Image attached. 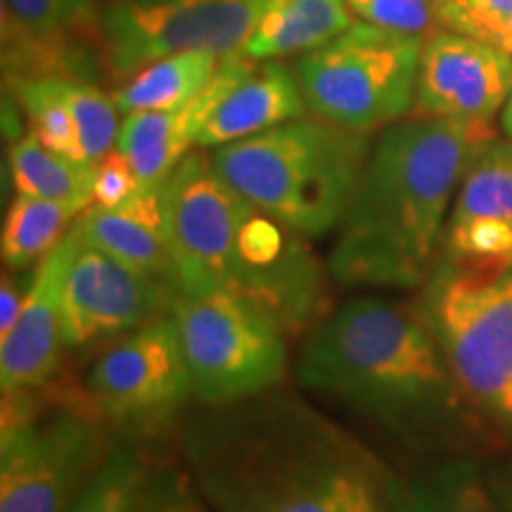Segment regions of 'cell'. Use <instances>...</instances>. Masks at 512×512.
<instances>
[{"mask_svg": "<svg viewBox=\"0 0 512 512\" xmlns=\"http://www.w3.org/2000/svg\"><path fill=\"white\" fill-rule=\"evenodd\" d=\"M185 470L214 512H375L389 470L290 392L204 406L183 430Z\"/></svg>", "mask_w": 512, "mask_h": 512, "instance_id": "obj_1", "label": "cell"}, {"mask_svg": "<svg viewBox=\"0 0 512 512\" xmlns=\"http://www.w3.org/2000/svg\"><path fill=\"white\" fill-rule=\"evenodd\" d=\"M491 140L494 119L411 117L382 128L330 252L332 278L344 287L425 285L453 195Z\"/></svg>", "mask_w": 512, "mask_h": 512, "instance_id": "obj_2", "label": "cell"}, {"mask_svg": "<svg viewBox=\"0 0 512 512\" xmlns=\"http://www.w3.org/2000/svg\"><path fill=\"white\" fill-rule=\"evenodd\" d=\"M297 377L406 444H430L477 415L415 306L373 294L347 299L304 337Z\"/></svg>", "mask_w": 512, "mask_h": 512, "instance_id": "obj_3", "label": "cell"}, {"mask_svg": "<svg viewBox=\"0 0 512 512\" xmlns=\"http://www.w3.org/2000/svg\"><path fill=\"white\" fill-rule=\"evenodd\" d=\"M370 152V133L302 117L214 147L211 162L256 209L313 240L347 219Z\"/></svg>", "mask_w": 512, "mask_h": 512, "instance_id": "obj_4", "label": "cell"}, {"mask_svg": "<svg viewBox=\"0 0 512 512\" xmlns=\"http://www.w3.org/2000/svg\"><path fill=\"white\" fill-rule=\"evenodd\" d=\"M415 311L472 411L512 432V271L465 273L439 261Z\"/></svg>", "mask_w": 512, "mask_h": 512, "instance_id": "obj_5", "label": "cell"}, {"mask_svg": "<svg viewBox=\"0 0 512 512\" xmlns=\"http://www.w3.org/2000/svg\"><path fill=\"white\" fill-rule=\"evenodd\" d=\"M422 43L425 38L363 22L299 55L294 72L306 110L361 133L396 124L413 112Z\"/></svg>", "mask_w": 512, "mask_h": 512, "instance_id": "obj_6", "label": "cell"}, {"mask_svg": "<svg viewBox=\"0 0 512 512\" xmlns=\"http://www.w3.org/2000/svg\"><path fill=\"white\" fill-rule=\"evenodd\" d=\"M169 313L188 361L192 396L202 406L249 399L287 380L290 337L247 299L223 287L178 290Z\"/></svg>", "mask_w": 512, "mask_h": 512, "instance_id": "obj_7", "label": "cell"}, {"mask_svg": "<svg viewBox=\"0 0 512 512\" xmlns=\"http://www.w3.org/2000/svg\"><path fill=\"white\" fill-rule=\"evenodd\" d=\"M27 399L3 396L0 512H69L112 453L110 430L95 411H36Z\"/></svg>", "mask_w": 512, "mask_h": 512, "instance_id": "obj_8", "label": "cell"}, {"mask_svg": "<svg viewBox=\"0 0 512 512\" xmlns=\"http://www.w3.org/2000/svg\"><path fill=\"white\" fill-rule=\"evenodd\" d=\"M268 0H107L100 8L102 64L128 79L164 57L245 53Z\"/></svg>", "mask_w": 512, "mask_h": 512, "instance_id": "obj_9", "label": "cell"}, {"mask_svg": "<svg viewBox=\"0 0 512 512\" xmlns=\"http://www.w3.org/2000/svg\"><path fill=\"white\" fill-rule=\"evenodd\" d=\"M91 406L128 434H157L190 401L192 380L171 313L117 339L86 377Z\"/></svg>", "mask_w": 512, "mask_h": 512, "instance_id": "obj_10", "label": "cell"}, {"mask_svg": "<svg viewBox=\"0 0 512 512\" xmlns=\"http://www.w3.org/2000/svg\"><path fill=\"white\" fill-rule=\"evenodd\" d=\"M309 240L249 202L223 290L271 316L287 337L309 335L330 313V268H323Z\"/></svg>", "mask_w": 512, "mask_h": 512, "instance_id": "obj_11", "label": "cell"}, {"mask_svg": "<svg viewBox=\"0 0 512 512\" xmlns=\"http://www.w3.org/2000/svg\"><path fill=\"white\" fill-rule=\"evenodd\" d=\"M166 233L174 247L181 287H226L235 235L247 197L216 171L211 155L190 152L159 185Z\"/></svg>", "mask_w": 512, "mask_h": 512, "instance_id": "obj_12", "label": "cell"}, {"mask_svg": "<svg viewBox=\"0 0 512 512\" xmlns=\"http://www.w3.org/2000/svg\"><path fill=\"white\" fill-rule=\"evenodd\" d=\"M174 294V287L162 280L133 271L114 256L76 238L62 290L67 349L83 351L126 337L128 332L166 316Z\"/></svg>", "mask_w": 512, "mask_h": 512, "instance_id": "obj_13", "label": "cell"}, {"mask_svg": "<svg viewBox=\"0 0 512 512\" xmlns=\"http://www.w3.org/2000/svg\"><path fill=\"white\" fill-rule=\"evenodd\" d=\"M100 8L95 0H3L5 83L91 79L102 60Z\"/></svg>", "mask_w": 512, "mask_h": 512, "instance_id": "obj_14", "label": "cell"}, {"mask_svg": "<svg viewBox=\"0 0 512 512\" xmlns=\"http://www.w3.org/2000/svg\"><path fill=\"white\" fill-rule=\"evenodd\" d=\"M510 91V55L456 31L437 29L422 43L413 117L494 119Z\"/></svg>", "mask_w": 512, "mask_h": 512, "instance_id": "obj_15", "label": "cell"}, {"mask_svg": "<svg viewBox=\"0 0 512 512\" xmlns=\"http://www.w3.org/2000/svg\"><path fill=\"white\" fill-rule=\"evenodd\" d=\"M441 261L465 273L512 271V140H491L467 169Z\"/></svg>", "mask_w": 512, "mask_h": 512, "instance_id": "obj_16", "label": "cell"}, {"mask_svg": "<svg viewBox=\"0 0 512 512\" xmlns=\"http://www.w3.org/2000/svg\"><path fill=\"white\" fill-rule=\"evenodd\" d=\"M204 93L207 114L197 131V147H221L252 138L309 112L297 72L278 60L226 57Z\"/></svg>", "mask_w": 512, "mask_h": 512, "instance_id": "obj_17", "label": "cell"}, {"mask_svg": "<svg viewBox=\"0 0 512 512\" xmlns=\"http://www.w3.org/2000/svg\"><path fill=\"white\" fill-rule=\"evenodd\" d=\"M76 238H67L36 266L31 292L12 330L0 339V387L5 394L48 387L60 373L67 349L62 325V290Z\"/></svg>", "mask_w": 512, "mask_h": 512, "instance_id": "obj_18", "label": "cell"}, {"mask_svg": "<svg viewBox=\"0 0 512 512\" xmlns=\"http://www.w3.org/2000/svg\"><path fill=\"white\" fill-rule=\"evenodd\" d=\"M72 230L83 245L107 252L133 271L162 280L178 292L176 254L166 233L162 195L157 188H140L119 207L91 204L83 209Z\"/></svg>", "mask_w": 512, "mask_h": 512, "instance_id": "obj_19", "label": "cell"}, {"mask_svg": "<svg viewBox=\"0 0 512 512\" xmlns=\"http://www.w3.org/2000/svg\"><path fill=\"white\" fill-rule=\"evenodd\" d=\"M207 93L174 110H150L124 114L114 147L131 162L140 188H157L197 145Z\"/></svg>", "mask_w": 512, "mask_h": 512, "instance_id": "obj_20", "label": "cell"}, {"mask_svg": "<svg viewBox=\"0 0 512 512\" xmlns=\"http://www.w3.org/2000/svg\"><path fill=\"white\" fill-rule=\"evenodd\" d=\"M384 505L389 512H510L470 458L441 460L403 477L389 472Z\"/></svg>", "mask_w": 512, "mask_h": 512, "instance_id": "obj_21", "label": "cell"}, {"mask_svg": "<svg viewBox=\"0 0 512 512\" xmlns=\"http://www.w3.org/2000/svg\"><path fill=\"white\" fill-rule=\"evenodd\" d=\"M354 24L347 0H268L242 55L249 60L304 55Z\"/></svg>", "mask_w": 512, "mask_h": 512, "instance_id": "obj_22", "label": "cell"}, {"mask_svg": "<svg viewBox=\"0 0 512 512\" xmlns=\"http://www.w3.org/2000/svg\"><path fill=\"white\" fill-rule=\"evenodd\" d=\"M221 57L209 50H190L147 64L112 93L121 114L174 110L197 98L214 79Z\"/></svg>", "mask_w": 512, "mask_h": 512, "instance_id": "obj_23", "label": "cell"}, {"mask_svg": "<svg viewBox=\"0 0 512 512\" xmlns=\"http://www.w3.org/2000/svg\"><path fill=\"white\" fill-rule=\"evenodd\" d=\"M10 171L19 195L74 204L79 209L95 204V164L48 150L29 131L10 147Z\"/></svg>", "mask_w": 512, "mask_h": 512, "instance_id": "obj_24", "label": "cell"}, {"mask_svg": "<svg viewBox=\"0 0 512 512\" xmlns=\"http://www.w3.org/2000/svg\"><path fill=\"white\" fill-rule=\"evenodd\" d=\"M83 209L31 195H15L3 221L0 254L10 271H29L41 264L79 219Z\"/></svg>", "mask_w": 512, "mask_h": 512, "instance_id": "obj_25", "label": "cell"}, {"mask_svg": "<svg viewBox=\"0 0 512 512\" xmlns=\"http://www.w3.org/2000/svg\"><path fill=\"white\" fill-rule=\"evenodd\" d=\"M152 470L143 448L119 441L69 512H138Z\"/></svg>", "mask_w": 512, "mask_h": 512, "instance_id": "obj_26", "label": "cell"}, {"mask_svg": "<svg viewBox=\"0 0 512 512\" xmlns=\"http://www.w3.org/2000/svg\"><path fill=\"white\" fill-rule=\"evenodd\" d=\"M12 98L27 117L29 133L41 140L48 150L86 162L81 138L67 102L60 98L53 79H27L10 83ZM93 164V162H91Z\"/></svg>", "mask_w": 512, "mask_h": 512, "instance_id": "obj_27", "label": "cell"}, {"mask_svg": "<svg viewBox=\"0 0 512 512\" xmlns=\"http://www.w3.org/2000/svg\"><path fill=\"white\" fill-rule=\"evenodd\" d=\"M60 98L67 102L81 138L86 162L98 164L112 150L119 136V110L110 95H105L91 81L53 79Z\"/></svg>", "mask_w": 512, "mask_h": 512, "instance_id": "obj_28", "label": "cell"}, {"mask_svg": "<svg viewBox=\"0 0 512 512\" xmlns=\"http://www.w3.org/2000/svg\"><path fill=\"white\" fill-rule=\"evenodd\" d=\"M441 29L470 36L512 57V0H434Z\"/></svg>", "mask_w": 512, "mask_h": 512, "instance_id": "obj_29", "label": "cell"}, {"mask_svg": "<svg viewBox=\"0 0 512 512\" xmlns=\"http://www.w3.org/2000/svg\"><path fill=\"white\" fill-rule=\"evenodd\" d=\"M356 17L375 27L427 38L441 29L434 0H347Z\"/></svg>", "mask_w": 512, "mask_h": 512, "instance_id": "obj_30", "label": "cell"}, {"mask_svg": "<svg viewBox=\"0 0 512 512\" xmlns=\"http://www.w3.org/2000/svg\"><path fill=\"white\" fill-rule=\"evenodd\" d=\"M138 512H214L204 501L188 470L155 467L147 479Z\"/></svg>", "mask_w": 512, "mask_h": 512, "instance_id": "obj_31", "label": "cell"}, {"mask_svg": "<svg viewBox=\"0 0 512 512\" xmlns=\"http://www.w3.org/2000/svg\"><path fill=\"white\" fill-rule=\"evenodd\" d=\"M140 190V181L128 159L117 147L95 164V204L119 207Z\"/></svg>", "mask_w": 512, "mask_h": 512, "instance_id": "obj_32", "label": "cell"}, {"mask_svg": "<svg viewBox=\"0 0 512 512\" xmlns=\"http://www.w3.org/2000/svg\"><path fill=\"white\" fill-rule=\"evenodd\" d=\"M36 268L34 271H10L5 268L3 283H0V339H3L17 323L19 313H22L27 297L34 285Z\"/></svg>", "mask_w": 512, "mask_h": 512, "instance_id": "obj_33", "label": "cell"}, {"mask_svg": "<svg viewBox=\"0 0 512 512\" xmlns=\"http://www.w3.org/2000/svg\"><path fill=\"white\" fill-rule=\"evenodd\" d=\"M489 479H491V486H494L498 501L512 512V460H505V463L494 467V472H491Z\"/></svg>", "mask_w": 512, "mask_h": 512, "instance_id": "obj_34", "label": "cell"}, {"mask_svg": "<svg viewBox=\"0 0 512 512\" xmlns=\"http://www.w3.org/2000/svg\"><path fill=\"white\" fill-rule=\"evenodd\" d=\"M501 126H503L505 136H508V140H512V91H510V98H508V102H505V107H503Z\"/></svg>", "mask_w": 512, "mask_h": 512, "instance_id": "obj_35", "label": "cell"}, {"mask_svg": "<svg viewBox=\"0 0 512 512\" xmlns=\"http://www.w3.org/2000/svg\"><path fill=\"white\" fill-rule=\"evenodd\" d=\"M375 512H389V510H387V505H384V508H380V510H375Z\"/></svg>", "mask_w": 512, "mask_h": 512, "instance_id": "obj_36", "label": "cell"}]
</instances>
